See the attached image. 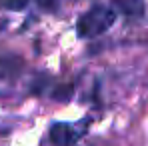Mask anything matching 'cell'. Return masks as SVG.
Masks as SVG:
<instances>
[{
	"label": "cell",
	"instance_id": "6da1fadb",
	"mask_svg": "<svg viewBox=\"0 0 148 146\" xmlns=\"http://www.w3.org/2000/svg\"><path fill=\"white\" fill-rule=\"evenodd\" d=\"M114 18H116L114 8H110V6H94V8H90L86 14H82L78 18L76 32L82 38H94V36H98L102 32H106L112 26Z\"/></svg>",
	"mask_w": 148,
	"mask_h": 146
},
{
	"label": "cell",
	"instance_id": "7a4b0ae2",
	"mask_svg": "<svg viewBox=\"0 0 148 146\" xmlns=\"http://www.w3.org/2000/svg\"><path fill=\"white\" fill-rule=\"evenodd\" d=\"M50 140L56 146H72L78 140V132H74L68 124L58 122L50 128Z\"/></svg>",
	"mask_w": 148,
	"mask_h": 146
},
{
	"label": "cell",
	"instance_id": "3957f363",
	"mask_svg": "<svg viewBox=\"0 0 148 146\" xmlns=\"http://www.w3.org/2000/svg\"><path fill=\"white\" fill-rule=\"evenodd\" d=\"M22 58L14 56V54H0V78L8 80V78H16L22 72Z\"/></svg>",
	"mask_w": 148,
	"mask_h": 146
},
{
	"label": "cell",
	"instance_id": "277c9868",
	"mask_svg": "<svg viewBox=\"0 0 148 146\" xmlns=\"http://www.w3.org/2000/svg\"><path fill=\"white\" fill-rule=\"evenodd\" d=\"M116 6L126 16H140L142 10H144L142 0H116Z\"/></svg>",
	"mask_w": 148,
	"mask_h": 146
},
{
	"label": "cell",
	"instance_id": "5b68a950",
	"mask_svg": "<svg viewBox=\"0 0 148 146\" xmlns=\"http://www.w3.org/2000/svg\"><path fill=\"white\" fill-rule=\"evenodd\" d=\"M72 92H74V86H72V84H60L58 88H54L52 96L56 98V100H68V98L72 96Z\"/></svg>",
	"mask_w": 148,
	"mask_h": 146
},
{
	"label": "cell",
	"instance_id": "8992f818",
	"mask_svg": "<svg viewBox=\"0 0 148 146\" xmlns=\"http://www.w3.org/2000/svg\"><path fill=\"white\" fill-rule=\"evenodd\" d=\"M28 0H0V6L2 8H8V10H22Z\"/></svg>",
	"mask_w": 148,
	"mask_h": 146
},
{
	"label": "cell",
	"instance_id": "52a82bcc",
	"mask_svg": "<svg viewBox=\"0 0 148 146\" xmlns=\"http://www.w3.org/2000/svg\"><path fill=\"white\" fill-rule=\"evenodd\" d=\"M46 80H48L46 76H40V78L34 82L36 86H32V92H34V94H42V88H44V82H46Z\"/></svg>",
	"mask_w": 148,
	"mask_h": 146
},
{
	"label": "cell",
	"instance_id": "ba28073f",
	"mask_svg": "<svg viewBox=\"0 0 148 146\" xmlns=\"http://www.w3.org/2000/svg\"><path fill=\"white\" fill-rule=\"evenodd\" d=\"M38 4H40L42 8H46V10H48V8H52V10L56 8V0H38Z\"/></svg>",
	"mask_w": 148,
	"mask_h": 146
}]
</instances>
